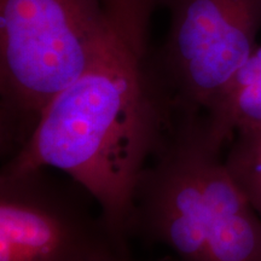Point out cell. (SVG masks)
I'll return each instance as SVG.
<instances>
[{
	"instance_id": "9c48e42d",
	"label": "cell",
	"mask_w": 261,
	"mask_h": 261,
	"mask_svg": "<svg viewBox=\"0 0 261 261\" xmlns=\"http://www.w3.org/2000/svg\"><path fill=\"white\" fill-rule=\"evenodd\" d=\"M234 181L237 182V185L247 196L257 215L261 218V174L237 178L234 179Z\"/></svg>"
},
{
	"instance_id": "277c9868",
	"label": "cell",
	"mask_w": 261,
	"mask_h": 261,
	"mask_svg": "<svg viewBox=\"0 0 261 261\" xmlns=\"http://www.w3.org/2000/svg\"><path fill=\"white\" fill-rule=\"evenodd\" d=\"M169 11L166 40L154 62L181 114L213 109L261 31V0H159Z\"/></svg>"
},
{
	"instance_id": "ba28073f",
	"label": "cell",
	"mask_w": 261,
	"mask_h": 261,
	"mask_svg": "<svg viewBox=\"0 0 261 261\" xmlns=\"http://www.w3.org/2000/svg\"><path fill=\"white\" fill-rule=\"evenodd\" d=\"M73 261H132L128 250H122L115 246L110 238L100 241L94 244ZM173 261V260H167ZM180 261V260H179Z\"/></svg>"
},
{
	"instance_id": "7a4b0ae2",
	"label": "cell",
	"mask_w": 261,
	"mask_h": 261,
	"mask_svg": "<svg viewBox=\"0 0 261 261\" xmlns=\"http://www.w3.org/2000/svg\"><path fill=\"white\" fill-rule=\"evenodd\" d=\"M203 114L174 113L136 189L129 237L180 261H261V218L228 172Z\"/></svg>"
},
{
	"instance_id": "5b68a950",
	"label": "cell",
	"mask_w": 261,
	"mask_h": 261,
	"mask_svg": "<svg viewBox=\"0 0 261 261\" xmlns=\"http://www.w3.org/2000/svg\"><path fill=\"white\" fill-rule=\"evenodd\" d=\"M87 195L47 168L2 171L0 261H73L110 238L100 217L91 213Z\"/></svg>"
},
{
	"instance_id": "52a82bcc",
	"label": "cell",
	"mask_w": 261,
	"mask_h": 261,
	"mask_svg": "<svg viewBox=\"0 0 261 261\" xmlns=\"http://www.w3.org/2000/svg\"><path fill=\"white\" fill-rule=\"evenodd\" d=\"M225 163L234 179L261 174V126L234 133Z\"/></svg>"
},
{
	"instance_id": "8992f818",
	"label": "cell",
	"mask_w": 261,
	"mask_h": 261,
	"mask_svg": "<svg viewBox=\"0 0 261 261\" xmlns=\"http://www.w3.org/2000/svg\"><path fill=\"white\" fill-rule=\"evenodd\" d=\"M204 117L211 138L220 146L231 142L237 130L261 126V45Z\"/></svg>"
},
{
	"instance_id": "6da1fadb",
	"label": "cell",
	"mask_w": 261,
	"mask_h": 261,
	"mask_svg": "<svg viewBox=\"0 0 261 261\" xmlns=\"http://www.w3.org/2000/svg\"><path fill=\"white\" fill-rule=\"evenodd\" d=\"M159 0H128L89 69L57 94L25 145L3 172L56 168L99 207L108 234L128 250L136 189L174 116L150 51Z\"/></svg>"
},
{
	"instance_id": "3957f363",
	"label": "cell",
	"mask_w": 261,
	"mask_h": 261,
	"mask_svg": "<svg viewBox=\"0 0 261 261\" xmlns=\"http://www.w3.org/2000/svg\"><path fill=\"white\" fill-rule=\"evenodd\" d=\"M128 0H0V148L31 139L47 104L79 79Z\"/></svg>"
}]
</instances>
